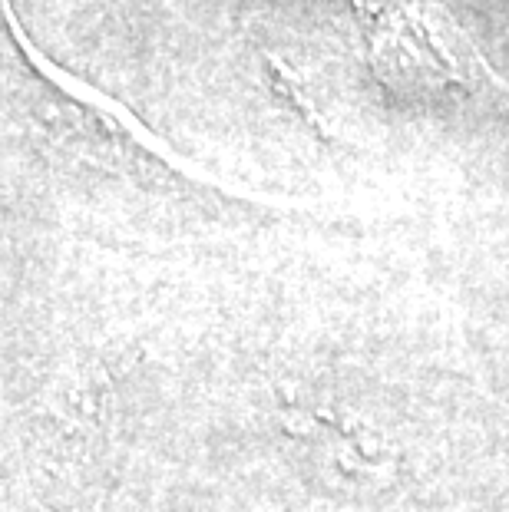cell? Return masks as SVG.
Instances as JSON below:
<instances>
[{
    "instance_id": "1",
    "label": "cell",
    "mask_w": 509,
    "mask_h": 512,
    "mask_svg": "<svg viewBox=\"0 0 509 512\" xmlns=\"http://www.w3.org/2000/svg\"><path fill=\"white\" fill-rule=\"evenodd\" d=\"M371 67L387 90L417 103L483 93L496 83L480 50L440 4H407L377 20Z\"/></svg>"
}]
</instances>
